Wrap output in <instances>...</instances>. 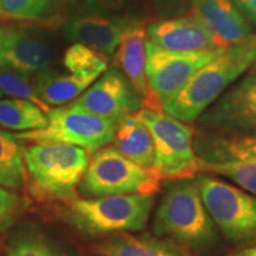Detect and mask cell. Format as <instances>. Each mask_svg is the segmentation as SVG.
<instances>
[{
	"label": "cell",
	"instance_id": "obj_1",
	"mask_svg": "<svg viewBox=\"0 0 256 256\" xmlns=\"http://www.w3.org/2000/svg\"><path fill=\"white\" fill-rule=\"evenodd\" d=\"M192 180L183 179L165 192L153 218V234L183 246L194 255L216 254L222 249L220 230Z\"/></svg>",
	"mask_w": 256,
	"mask_h": 256
},
{
	"label": "cell",
	"instance_id": "obj_2",
	"mask_svg": "<svg viewBox=\"0 0 256 256\" xmlns=\"http://www.w3.org/2000/svg\"><path fill=\"white\" fill-rule=\"evenodd\" d=\"M255 62L256 42L224 48L174 98L162 104V110L185 124L194 122Z\"/></svg>",
	"mask_w": 256,
	"mask_h": 256
},
{
	"label": "cell",
	"instance_id": "obj_3",
	"mask_svg": "<svg viewBox=\"0 0 256 256\" xmlns=\"http://www.w3.org/2000/svg\"><path fill=\"white\" fill-rule=\"evenodd\" d=\"M24 159L26 182L34 197L69 202L76 198L90 153L68 144L44 142L25 148Z\"/></svg>",
	"mask_w": 256,
	"mask_h": 256
},
{
	"label": "cell",
	"instance_id": "obj_4",
	"mask_svg": "<svg viewBox=\"0 0 256 256\" xmlns=\"http://www.w3.org/2000/svg\"><path fill=\"white\" fill-rule=\"evenodd\" d=\"M153 196L122 194L98 198H74L66 202L64 218L87 236L142 232L148 222Z\"/></svg>",
	"mask_w": 256,
	"mask_h": 256
},
{
	"label": "cell",
	"instance_id": "obj_5",
	"mask_svg": "<svg viewBox=\"0 0 256 256\" xmlns=\"http://www.w3.org/2000/svg\"><path fill=\"white\" fill-rule=\"evenodd\" d=\"M136 115L152 136L154 145L152 171L160 180L191 179L200 172V159L194 148V127L164 110L142 107Z\"/></svg>",
	"mask_w": 256,
	"mask_h": 256
},
{
	"label": "cell",
	"instance_id": "obj_6",
	"mask_svg": "<svg viewBox=\"0 0 256 256\" xmlns=\"http://www.w3.org/2000/svg\"><path fill=\"white\" fill-rule=\"evenodd\" d=\"M159 188L160 179L154 172L134 164L113 145H107L89 160L78 190L86 198H98L122 194L153 196Z\"/></svg>",
	"mask_w": 256,
	"mask_h": 256
},
{
	"label": "cell",
	"instance_id": "obj_7",
	"mask_svg": "<svg viewBox=\"0 0 256 256\" xmlns=\"http://www.w3.org/2000/svg\"><path fill=\"white\" fill-rule=\"evenodd\" d=\"M202 200L217 229L234 244L256 243V196L210 176H198Z\"/></svg>",
	"mask_w": 256,
	"mask_h": 256
},
{
	"label": "cell",
	"instance_id": "obj_8",
	"mask_svg": "<svg viewBox=\"0 0 256 256\" xmlns=\"http://www.w3.org/2000/svg\"><path fill=\"white\" fill-rule=\"evenodd\" d=\"M48 124L38 130L14 134L20 142L32 144L60 142L81 147L95 153L114 139L116 122L98 116L72 104L51 108L46 113Z\"/></svg>",
	"mask_w": 256,
	"mask_h": 256
},
{
	"label": "cell",
	"instance_id": "obj_9",
	"mask_svg": "<svg viewBox=\"0 0 256 256\" xmlns=\"http://www.w3.org/2000/svg\"><path fill=\"white\" fill-rule=\"evenodd\" d=\"M200 133L220 138L256 136V62L197 119Z\"/></svg>",
	"mask_w": 256,
	"mask_h": 256
},
{
	"label": "cell",
	"instance_id": "obj_10",
	"mask_svg": "<svg viewBox=\"0 0 256 256\" xmlns=\"http://www.w3.org/2000/svg\"><path fill=\"white\" fill-rule=\"evenodd\" d=\"M224 48L210 51L178 52L146 43V78L148 87L164 102L172 98L192 76L214 60Z\"/></svg>",
	"mask_w": 256,
	"mask_h": 256
},
{
	"label": "cell",
	"instance_id": "obj_11",
	"mask_svg": "<svg viewBox=\"0 0 256 256\" xmlns=\"http://www.w3.org/2000/svg\"><path fill=\"white\" fill-rule=\"evenodd\" d=\"M72 104L118 124L127 115L136 114L142 107V98L134 90L122 72L114 66Z\"/></svg>",
	"mask_w": 256,
	"mask_h": 256
},
{
	"label": "cell",
	"instance_id": "obj_12",
	"mask_svg": "<svg viewBox=\"0 0 256 256\" xmlns=\"http://www.w3.org/2000/svg\"><path fill=\"white\" fill-rule=\"evenodd\" d=\"M146 38L147 32L142 22L127 18L121 34L120 43L114 56L116 68H119L130 86L142 98V107L162 110V101L148 87L146 78Z\"/></svg>",
	"mask_w": 256,
	"mask_h": 256
},
{
	"label": "cell",
	"instance_id": "obj_13",
	"mask_svg": "<svg viewBox=\"0 0 256 256\" xmlns=\"http://www.w3.org/2000/svg\"><path fill=\"white\" fill-rule=\"evenodd\" d=\"M153 46L178 52L210 51L224 46L192 11L177 18L154 22L147 28Z\"/></svg>",
	"mask_w": 256,
	"mask_h": 256
},
{
	"label": "cell",
	"instance_id": "obj_14",
	"mask_svg": "<svg viewBox=\"0 0 256 256\" xmlns=\"http://www.w3.org/2000/svg\"><path fill=\"white\" fill-rule=\"evenodd\" d=\"M52 60V50L46 42L20 28L0 31V66L32 75L46 70Z\"/></svg>",
	"mask_w": 256,
	"mask_h": 256
},
{
	"label": "cell",
	"instance_id": "obj_15",
	"mask_svg": "<svg viewBox=\"0 0 256 256\" xmlns=\"http://www.w3.org/2000/svg\"><path fill=\"white\" fill-rule=\"evenodd\" d=\"M191 11L224 46L256 42L232 0H191Z\"/></svg>",
	"mask_w": 256,
	"mask_h": 256
},
{
	"label": "cell",
	"instance_id": "obj_16",
	"mask_svg": "<svg viewBox=\"0 0 256 256\" xmlns=\"http://www.w3.org/2000/svg\"><path fill=\"white\" fill-rule=\"evenodd\" d=\"M126 20L127 18H110L100 14L76 16L66 24L64 34L74 43L112 56L119 46Z\"/></svg>",
	"mask_w": 256,
	"mask_h": 256
},
{
	"label": "cell",
	"instance_id": "obj_17",
	"mask_svg": "<svg viewBox=\"0 0 256 256\" xmlns=\"http://www.w3.org/2000/svg\"><path fill=\"white\" fill-rule=\"evenodd\" d=\"M96 256H194L183 246L151 234L121 232L96 243Z\"/></svg>",
	"mask_w": 256,
	"mask_h": 256
},
{
	"label": "cell",
	"instance_id": "obj_18",
	"mask_svg": "<svg viewBox=\"0 0 256 256\" xmlns=\"http://www.w3.org/2000/svg\"><path fill=\"white\" fill-rule=\"evenodd\" d=\"M113 146L124 156L144 168H153L154 145L148 128L136 114L127 115L118 121Z\"/></svg>",
	"mask_w": 256,
	"mask_h": 256
},
{
	"label": "cell",
	"instance_id": "obj_19",
	"mask_svg": "<svg viewBox=\"0 0 256 256\" xmlns=\"http://www.w3.org/2000/svg\"><path fill=\"white\" fill-rule=\"evenodd\" d=\"M36 87L38 96L46 106H63L75 101L83 92L90 87L96 78L81 75H58L46 72L37 74Z\"/></svg>",
	"mask_w": 256,
	"mask_h": 256
},
{
	"label": "cell",
	"instance_id": "obj_20",
	"mask_svg": "<svg viewBox=\"0 0 256 256\" xmlns=\"http://www.w3.org/2000/svg\"><path fill=\"white\" fill-rule=\"evenodd\" d=\"M25 148L14 134L0 128V186L17 191L26 182Z\"/></svg>",
	"mask_w": 256,
	"mask_h": 256
},
{
	"label": "cell",
	"instance_id": "obj_21",
	"mask_svg": "<svg viewBox=\"0 0 256 256\" xmlns=\"http://www.w3.org/2000/svg\"><path fill=\"white\" fill-rule=\"evenodd\" d=\"M5 256H69L37 226H23L8 240Z\"/></svg>",
	"mask_w": 256,
	"mask_h": 256
},
{
	"label": "cell",
	"instance_id": "obj_22",
	"mask_svg": "<svg viewBox=\"0 0 256 256\" xmlns=\"http://www.w3.org/2000/svg\"><path fill=\"white\" fill-rule=\"evenodd\" d=\"M46 113L23 98H0V126L14 130H32L46 127Z\"/></svg>",
	"mask_w": 256,
	"mask_h": 256
},
{
	"label": "cell",
	"instance_id": "obj_23",
	"mask_svg": "<svg viewBox=\"0 0 256 256\" xmlns=\"http://www.w3.org/2000/svg\"><path fill=\"white\" fill-rule=\"evenodd\" d=\"M200 171L223 176L242 190L256 196V156L214 162H200Z\"/></svg>",
	"mask_w": 256,
	"mask_h": 256
},
{
	"label": "cell",
	"instance_id": "obj_24",
	"mask_svg": "<svg viewBox=\"0 0 256 256\" xmlns=\"http://www.w3.org/2000/svg\"><path fill=\"white\" fill-rule=\"evenodd\" d=\"M63 64L74 75L98 78L108 68V57L83 44L74 43L64 54Z\"/></svg>",
	"mask_w": 256,
	"mask_h": 256
},
{
	"label": "cell",
	"instance_id": "obj_25",
	"mask_svg": "<svg viewBox=\"0 0 256 256\" xmlns=\"http://www.w3.org/2000/svg\"><path fill=\"white\" fill-rule=\"evenodd\" d=\"M0 90L4 95H8L14 98H23L34 104L44 113H48L51 107L46 106L40 100L37 92L36 80L30 75L12 72V70L0 66Z\"/></svg>",
	"mask_w": 256,
	"mask_h": 256
},
{
	"label": "cell",
	"instance_id": "obj_26",
	"mask_svg": "<svg viewBox=\"0 0 256 256\" xmlns=\"http://www.w3.org/2000/svg\"><path fill=\"white\" fill-rule=\"evenodd\" d=\"M50 8V0H0V19L38 22Z\"/></svg>",
	"mask_w": 256,
	"mask_h": 256
},
{
	"label": "cell",
	"instance_id": "obj_27",
	"mask_svg": "<svg viewBox=\"0 0 256 256\" xmlns=\"http://www.w3.org/2000/svg\"><path fill=\"white\" fill-rule=\"evenodd\" d=\"M25 203L16 191L0 186V232H5L23 212Z\"/></svg>",
	"mask_w": 256,
	"mask_h": 256
},
{
	"label": "cell",
	"instance_id": "obj_28",
	"mask_svg": "<svg viewBox=\"0 0 256 256\" xmlns=\"http://www.w3.org/2000/svg\"><path fill=\"white\" fill-rule=\"evenodd\" d=\"M130 0H86V5L92 14H113L120 12Z\"/></svg>",
	"mask_w": 256,
	"mask_h": 256
},
{
	"label": "cell",
	"instance_id": "obj_29",
	"mask_svg": "<svg viewBox=\"0 0 256 256\" xmlns=\"http://www.w3.org/2000/svg\"><path fill=\"white\" fill-rule=\"evenodd\" d=\"M151 5L154 8L159 14H179L182 8L184 10L185 6L191 0H148Z\"/></svg>",
	"mask_w": 256,
	"mask_h": 256
},
{
	"label": "cell",
	"instance_id": "obj_30",
	"mask_svg": "<svg viewBox=\"0 0 256 256\" xmlns=\"http://www.w3.org/2000/svg\"><path fill=\"white\" fill-rule=\"evenodd\" d=\"M236 8L241 10L250 20L256 24V0H232Z\"/></svg>",
	"mask_w": 256,
	"mask_h": 256
},
{
	"label": "cell",
	"instance_id": "obj_31",
	"mask_svg": "<svg viewBox=\"0 0 256 256\" xmlns=\"http://www.w3.org/2000/svg\"><path fill=\"white\" fill-rule=\"evenodd\" d=\"M229 256H256V243L252 247L241 249V250L234 252V254Z\"/></svg>",
	"mask_w": 256,
	"mask_h": 256
},
{
	"label": "cell",
	"instance_id": "obj_32",
	"mask_svg": "<svg viewBox=\"0 0 256 256\" xmlns=\"http://www.w3.org/2000/svg\"><path fill=\"white\" fill-rule=\"evenodd\" d=\"M2 96H4V94H2V90H0V98H2Z\"/></svg>",
	"mask_w": 256,
	"mask_h": 256
}]
</instances>
